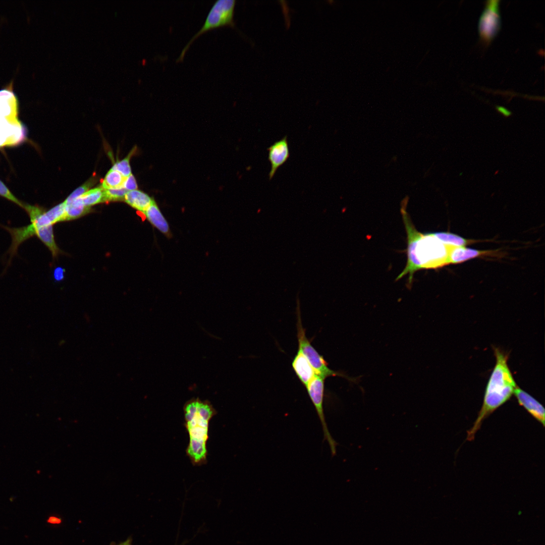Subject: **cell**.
<instances>
[{
  "instance_id": "1",
  "label": "cell",
  "mask_w": 545,
  "mask_h": 545,
  "mask_svg": "<svg viewBox=\"0 0 545 545\" xmlns=\"http://www.w3.org/2000/svg\"><path fill=\"white\" fill-rule=\"evenodd\" d=\"M408 200L407 196L401 203V213L407 236V261L396 280L408 275V283L411 284L416 271L448 264L450 245L442 242L432 233H422L416 229L406 210Z\"/></svg>"
},
{
  "instance_id": "2",
  "label": "cell",
  "mask_w": 545,
  "mask_h": 545,
  "mask_svg": "<svg viewBox=\"0 0 545 545\" xmlns=\"http://www.w3.org/2000/svg\"><path fill=\"white\" fill-rule=\"evenodd\" d=\"M496 364L487 383L481 408L472 427L467 431L466 440H474L483 420L507 402L517 385L508 364L509 354L493 347Z\"/></svg>"
},
{
  "instance_id": "3",
  "label": "cell",
  "mask_w": 545,
  "mask_h": 545,
  "mask_svg": "<svg viewBox=\"0 0 545 545\" xmlns=\"http://www.w3.org/2000/svg\"><path fill=\"white\" fill-rule=\"evenodd\" d=\"M184 413L185 427L189 436L186 454L193 465L205 464L209 422L216 411L208 401L196 398L185 404Z\"/></svg>"
},
{
  "instance_id": "4",
  "label": "cell",
  "mask_w": 545,
  "mask_h": 545,
  "mask_svg": "<svg viewBox=\"0 0 545 545\" xmlns=\"http://www.w3.org/2000/svg\"><path fill=\"white\" fill-rule=\"evenodd\" d=\"M235 5V0L216 1L209 11L202 26L185 45L176 62L179 63L183 61L186 52L192 43L206 32L222 26L235 27L234 16Z\"/></svg>"
},
{
  "instance_id": "5",
  "label": "cell",
  "mask_w": 545,
  "mask_h": 545,
  "mask_svg": "<svg viewBox=\"0 0 545 545\" xmlns=\"http://www.w3.org/2000/svg\"><path fill=\"white\" fill-rule=\"evenodd\" d=\"M297 312L298 349L306 357L315 374L324 379L329 376H339L344 377L352 382L356 383V380H357L356 378L349 377L342 373L335 371L329 368L323 357L312 346L310 342L306 336L305 330L302 324L298 299H297Z\"/></svg>"
},
{
  "instance_id": "6",
  "label": "cell",
  "mask_w": 545,
  "mask_h": 545,
  "mask_svg": "<svg viewBox=\"0 0 545 545\" xmlns=\"http://www.w3.org/2000/svg\"><path fill=\"white\" fill-rule=\"evenodd\" d=\"M499 0L486 2L478 24L479 37L484 43H489L500 30L501 20Z\"/></svg>"
},
{
  "instance_id": "7",
  "label": "cell",
  "mask_w": 545,
  "mask_h": 545,
  "mask_svg": "<svg viewBox=\"0 0 545 545\" xmlns=\"http://www.w3.org/2000/svg\"><path fill=\"white\" fill-rule=\"evenodd\" d=\"M324 379L322 377L316 375L307 385L306 388L320 420L323 432L324 440L328 441L333 456L336 454V443L332 438L329 431L325 421L323 407Z\"/></svg>"
},
{
  "instance_id": "8",
  "label": "cell",
  "mask_w": 545,
  "mask_h": 545,
  "mask_svg": "<svg viewBox=\"0 0 545 545\" xmlns=\"http://www.w3.org/2000/svg\"><path fill=\"white\" fill-rule=\"evenodd\" d=\"M24 133L18 120H12L0 112V147L20 143L24 139Z\"/></svg>"
},
{
  "instance_id": "9",
  "label": "cell",
  "mask_w": 545,
  "mask_h": 545,
  "mask_svg": "<svg viewBox=\"0 0 545 545\" xmlns=\"http://www.w3.org/2000/svg\"><path fill=\"white\" fill-rule=\"evenodd\" d=\"M267 149L268 151V159L271 166L268 176L269 179L271 180L278 169L284 164L289 157L290 152L287 136L275 142Z\"/></svg>"
},
{
  "instance_id": "10",
  "label": "cell",
  "mask_w": 545,
  "mask_h": 545,
  "mask_svg": "<svg viewBox=\"0 0 545 545\" xmlns=\"http://www.w3.org/2000/svg\"><path fill=\"white\" fill-rule=\"evenodd\" d=\"M513 394L516 398L519 404L524 408L532 417L544 426L545 411L543 406L535 398L518 386L515 388Z\"/></svg>"
},
{
  "instance_id": "11",
  "label": "cell",
  "mask_w": 545,
  "mask_h": 545,
  "mask_svg": "<svg viewBox=\"0 0 545 545\" xmlns=\"http://www.w3.org/2000/svg\"><path fill=\"white\" fill-rule=\"evenodd\" d=\"M493 253V251H481L466 248L465 246H455L450 245L447 262L448 264L459 263L478 256L492 255Z\"/></svg>"
},
{
  "instance_id": "12",
  "label": "cell",
  "mask_w": 545,
  "mask_h": 545,
  "mask_svg": "<svg viewBox=\"0 0 545 545\" xmlns=\"http://www.w3.org/2000/svg\"><path fill=\"white\" fill-rule=\"evenodd\" d=\"M292 366L299 379L305 387L316 375L306 357L299 349L292 362Z\"/></svg>"
},
{
  "instance_id": "13",
  "label": "cell",
  "mask_w": 545,
  "mask_h": 545,
  "mask_svg": "<svg viewBox=\"0 0 545 545\" xmlns=\"http://www.w3.org/2000/svg\"><path fill=\"white\" fill-rule=\"evenodd\" d=\"M143 213L153 227L167 237H171L172 233L168 222L154 200Z\"/></svg>"
},
{
  "instance_id": "14",
  "label": "cell",
  "mask_w": 545,
  "mask_h": 545,
  "mask_svg": "<svg viewBox=\"0 0 545 545\" xmlns=\"http://www.w3.org/2000/svg\"><path fill=\"white\" fill-rule=\"evenodd\" d=\"M148 195L139 190L128 191L124 201L133 208L143 213L153 201Z\"/></svg>"
},
{
  "instance_id": "15",
  "label": "cell",
  "mask_w": 545,
  "mask_h": 545,
  "mask_svg": "<svg viewBox=\"0 0 545 545\" xmlns=\"http://www.w3.org/2000/svg\"><path fill=\"white\" fill-rule=\"evenodd\" d=\"M53 225L41 227L35 230L34 236L38 238L48 248L52 256L56 257L60 252L54 239Z\"/></svg>"
},
{
  "instance_id": "16",
  "label": "cell",
  "mask_w": 545,
  "mask_h": 545,
  "mask_svg": "<svg viewBox=\"0 0 545 545\" xmlns=\"http://www.w3.org/2000/svg\"><path fill=\"white\" fill-rule=\"evenodd\" d=\"M89 210L90 208L84 205L80 197L65 204L64 221L77 219L88 213Z\"/></svg>"
},
{
  "instance_id": "17",
  "label": "cell",
  "mask_w": 545,
  "mask_h": 545,
  "mask_svg": "<svg viewBox=\"0 0 545 545\" xmlns=\"http://www.w3.org/2000/svg\"><path fill=\"white\" fill-rule=\"evenodd\" d=\"M84 205L89 207L96 204L105 202L104 189L101 186L87 191L81 197Z\"/></svg>"
},
{
  "instance_id": "18",
  "label": "cell",
  "mask_w": 545,
  "mask_h": 545,
  "mask_svg": "<svg viewBox=\"0 0 545 545\" xmlns=\"http://www.w3.org/2000/svg\"><path fill=\"white\" fill-rule=\"evenodd\" d=\"M433 235L440 241L445 244L455 246H464L472 243V240H468L457 235L449 232H434Z\"/></svg>"
},
{
  "instance_id": "19",
  "label": "cell",
  "mask_w": 545,
  "mask_h": 545,
  "mask_svg": "<svg viewBox=\"0 0 545 545\" xmlns=\"http://www.w3.org/2000/svg\"><path fill=\"white\" fill-rule=\"evenodd\" d=\"M125 178L120 172L111 169L105 175L101 187L104 189L122 187Z\"/></svg>"
},
{
  "instance_id": "20",
  "label": "cell",
  "mask_w": 545,
  "mask_h": 545,
  "mask_svg": "<svg viewBox=\"0 0 545 545\" xmlns=\"http://www.w3.org/2000/svg\"><path fill=\"white\" fill-rule=\"evenodd\" d=\"M134 152V149L132 150L125 158L115 163L112 169L120 172L125 177L132 174L129 161Z\"/></svg>"
},
{
  "instance_id": "21",
  "label": "cell",
  "mask_w": 545,
  "mask_h": 545,
  "mask_svg": "<svg viewBox=\"0 0 545 545\" xmlns=\"http://www.w3.org/2000/svg\"><path fill=\"white\" fill-rule=\"evenodd\" d=\"M128 191L123 187L118 188L104 189L105 201L124 200Z\"/></svg>"
},
{
  "instance_id": "22",
  "label": "cell",
  "mask_w": 545,
  "mask_h": 545,
  "mask_svg": "<svg viewBox=\"0 0 545 545\" xmlns=\"http://www.w3.org/2000/svg\"><path fill=\"white\" fill-rule=\"evenodd\" d=\"M95 182V180L94 178H90L88 181L86 182L84 184L81 185L74 190L66 199L64 202L65 204L69 203L73 200L81 197L83 194L88 191L89 188H90Z\"/></svg>"
},
{
  "instance_id": "23",
  "label": "cell",
  "mask_w": 545,
  "mask_h": 545,
  "mask_svg": "<svg viewBox=\"0 0 545 545\" xmlns=\"http://www.w3.org/2000/svg\"><path fill=\"white\" fill-rule=\"evenodd\" d=\"M0 195L17 204L24 208L25 204L18 200L9 190L6 186L0 180Z\"/></svg>"
},
{
  "instance_id": "24",
  "label": "cell",
  "mask_w": 545,
  "mask_h": 545,
  "mask_svg": "<svg viewBox=\"0 0 545 545\" xmlns=\"http://www.w3.org/2000/svg\"><path fill=\"white\" fill-rule=\"evenodd\" d=\"M123 187L128 191L136 190L137 184L136 180L132 174L125 178Z\"/></svg>"
},
{
  "instance_id": "25",
  "label": "cell",
  "mask_w": 545,
  "mask_h": 545,
  "mask_svg": "<svg viewBox=\"0 0 545 545\" xmlns=\"http://www.w3.org/2000/svg\"><path fill=\"white\" fill-rule=\"evenodd\" d=\"M496 108L498 112L505 117H509L511 115V112L504 107L497 106Z\"/></svg>"
},
{
  "instance_id": "26",
  "label": "cell",
  "mask_w": 545,
  "mask_h": 545,
  "mask_svg": "<svg viewBox=\"0 0 545 545\" xmlns=\"http://www.w3.org/2000/svg\"><path fill=\"white\" fill-rule=\"evenodd\" d=\"M54 277L57 280H60L63 278V270L61 268H58L55 270Z\"/></svg>"
},
{
  "instance_id": "27",
  "label": "cell",
  "mask_w": 545,
  "mask_h": 545,
  "mask_svg": "<svg viewBox=\"0 0 545 545\" xmlns=\"http://www.w3.org/2000/svg\"><path fill=\"white\" fill-rule=\"evenodd\" d=\"M118 545H131V541L130 539H128L126 541L118 544Z\"/></svg>"
},
{
  "instance_id": "28",
  "label": "cell",
  "mask_w": 545,
  "mask_h": 545,
  "mask_svg": "<svg viewBox=\"0 0 545 545\" xmlns=\"http://www.w3.org/2000/svg\"><path fill=\"white\" fill-rule=\"evenodd\" d=\"M48 522H51V523H57V522H58V519L55 518H53V517L50 518V519L48 520Z\"/></svg>"
}]
</instances>
